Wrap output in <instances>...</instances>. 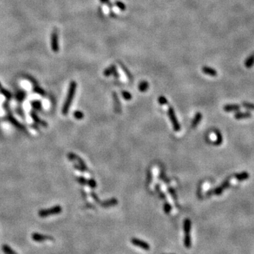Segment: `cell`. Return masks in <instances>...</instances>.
<instances>
[{
  "label": "cell",
  "instance_id": "6da1fadb",
  "mask_svg": "<svg viewBox=\"0 0 254 254\" xmlns=\"http://www.w3.org/2000/svg\"><path fill=\"white\" fill-rule=\"evenodd\" d=\"M76 90V83L74 82V81H73V82L71 83L70 84L68 95H67L65 103L64 104L63 110H62V112H63L64 114H67V112L69 111V107H70L71 103H72V101L73 100V98H74V95H75Z\"/></svg>",
  "mask_w": 254,
  "mask_h": 254
},
{
  "label": "cell",
  "instance_id": "7a4b0ae2",
  "mask_svg": "<svg viewBox=\"0 0 254 254\" xmlns=\"http://www.w3.org/2000/svg\"><path fill=\"white\" fill-rule=\"evenodd\" d=\"M168 116H169V117H170V120H171L172 125H173L174 130H175V131H180L181 127H180V125H179L178 120H177V117H176V115H175V111H174L173 108H172V107H169Z\"/></svg>",
  "mask_w": 254,
  "mask_h": 254
},
{
  "label": "cell",
  "instance_id": "3957f363",
  "mask_svg": "<svg viewBox=\"0 0 254 254\" xmlns=\"http://www.w3.org/2000/svg\"><path fill=\"white\" fill-rule=\"evenodd\" d=\"M131 243H132L133 245H134V246H138V247H140L142 249L145 250V251H149L150 248V245L148 242H146V241L141 240V239H137V238H132L131 239Z\"/></svg>",
  "mask_w": 254,
  "mask_h": 254
},
{
  "label": "cell",
  "instance_id": "277c9868",
  "mask_svg": "<svg viewBox=\"0 0 254 254\" xmlns=\"http://www.w3.org/2000/svg\"><path fill=\"white\" fill-rule=\"evenodd\" d=\"M52 48L54 52H57L59 50V43H58V35L57 31L55 30L53 32L52 35Z\"/></svg>",
  "mask_w": 254,
  "mask_h": 254
},
{
  "label": "cell",
  "instance_id": "5b68a950",
  "mask_svg": "<svg viewBox=\"0 0 254 254\" xmlns=\"http://www.w3.org/2000/svg\"><path fill=\"white\" fill-rule=\"evenodd\" d=\"M60 211H61V207H59V206H57V207H53V208H52L51 210H42L40 211V213H39V215H40L41 217H45L47 215H49V214H55V213H59Z\"/></svg>",
  "mask_w": 254,
  "mask_h": 254
},
{
  "label": "cell",
  "instance_id": "8992f818",
  "mask_svg": "<svg viewBox=\"0 0 254 254\" xmlns=\"http://www.w3.org/2000/svg\"><path fill=\"white\" fill-rule=\"evenodd\" d=\"M251 114L249 112H237L234 114V117L236 119H248L251 117Z\"/></svg>",
  "mask_w": 254,
  "mask_h": 254
},
{
  "label": "cell",
  "instance_id": "52a82bcc",
  "mask_svg": "<svg viewBox=\"0 0 254 254\" xmlns=\"http://www.w3.org/2000/svg\"><path fill=\"white\" fill-rule=\"evenodd\" d=\"M223 109L227 112L238 111V110L240 109V105H239V104H227V105L224 106Z\"/></svg>",
  "mask_w": 254,
  "mask_h": 254
},
{
  "label": "cell",
  "instance_id": "ba28073f",
  "mask_svg": "<svg viewBox=\"0 0 254 254\" xmlns=\"http://www.w3.org/2000/svg\"><path fill=\"white\" fill-rule=\"evenodd\" d=\"M202 72L206 75H209L210 76H217V72L216 70L213 69L211 67H203L202 68Z\"/></svg>",
  "mask_w": 254,
  "mask_h": 254
},
{
  "label": "cell",
  "instance_id": "9c48e42d",
  "mask_svg": "<svg viewBox=\"0 0 254 254\" xmlns=\"http://www.w3.org/2000/svg\"><path fill=\"white\" fill-rule=\"evenodd\" d=\"M117 200L115 199V198H112V199L106 200V201L102 202V203H100V205L102 206V207H111V206H114V205H117Z\"/></svg>",
  "mask_w": 254,
  "mask_h": 254
},
{
  "label": "cell",
  "instance_id": "30bf717a",
  "mask_svg": "<svg viewBox=\"0 0 254 254\" xmlns=\"http://www.w3.org/2000/svg\"><path fill=\"white\" fill-rule=\"evenodd\" d=\"M191 229V223L189 219H185L184 222V234H190V231Z\"/></svg>",
  "mask_w": 254,
  "mask_h": 254
},
{
  "label": "cell",
  "instance_id": "8fae6325",
  "mask_svg": "<svg viewBox=\"0 0 254 254\" xmlns=\"http://www.w3.org/2000/svg\"><path fill=\"white\" fill-rule=\"evenodd\" d=\"M202 119V114L200 112H197L196 116H195L194 119L192 121V123H191V127L193 128H195L199 124V122L201 121Z\"/></svg>",
  "mask_w": 254,
  "mask_h": 254
},
{
  "label": "cell",
  "instance_id": "7c38bea8",
  "mask_svg": "<svg viewBox=\"0 0 254 254\" xmlns=\"http://www.w3.org/2000/svg\"><path fill=\"white\" fill-rule=\"evenodd\" d=\"M184 246H185L186 248H191V236H190V234H185V236H184Z\"/></svg>",
  "mask_w": 254,
  "mask_h": 254
},
{
  "label": "cell",
  "instance_id": "4fadbf2b",
  "mask_svg": "<svg viewBox=\"0 0 254 254\" xmlns=\"http://www.w3.org/2000/svg\"><path fill=\"white\" fill-rule=\"evenodd\" d=\"M116 67L114 65H111L109 67L107 68L104 71V75L105 76H109L112 74H113L114 72L116 70Z\"/></svg>",
  "mask_w": 254,
  "mask_h": 254
},
{
  "label": "cell",
  "instance_id": "5bb4252c",
  "mask_svg": "<svg viewBox=\"0 0 254 254\" xmlns=\"http://www.w3.org/2000/svg\"><path fill=\"white\" fill-rule=\"evenodd\" d=\"M149 88V84L147 81H142L141 83H139L138 86V89L141 92H145Z\"/></svg>",
  "mask_w": 254,
  "mask_h": 254
},
{
  "label": "cell",
  "instance_id": "9a60e30c",
  "mask_svg": "<svg viewBox=\"0 0 254 254\" xmlns=\"http://www.w3.org/2000/svg\"><path fill=\"white\" fill-rule=\"evenodd\" d=\"M248 177H249V175H248V173H246V172H243V173L239 174V175H237L235 176L236 179L239 181H242L244 180V179H248Z\"/></svg>",
  "mask_w": 254,
  "mask_h": 254
},
{
  "label": "cell",
  "instance_id": "2e32d148",
  "mask_svg": "<svg viewBox=\"0 0 254 254\" xmlns=\"http://www.w3.org/2000/svg\"><path fill=\"white\" fill-rule=\"evenodd\" d=\"M119 64V65H120V67H122V69H123V71L124 72H125V73H126V74H127V75L128 76V77L129 78V79H133V77H132V75H131V72H129V71L127 69V67H126V66L125 65H124L122 63V62H118Z\"/></svg>",
  "mask_w": 254,
  "mask_h": 254
},
{
  "label": "cell",
  "instance_id": "e0dca14e",
  "mask_svg": "<svg viewBox=\"0 0 254 254\" xmlns=\"http://www.w3.org/2000/svg\"><path fill=\"white\" fill-rule=\"evenodd\" d=\"M242 106H243V107L245 108V109H246L254 110V104H252V103L244 102H242Z\"/></svg>",
  "mask_w": 254,
  "mask_h": 254
},
{
  "label": "cell",
  "instance_id": "ac0fdd59",
  "mask_svg": "<svg viewBox=\"0 0 254 254\" xmlns=\"http://www.w3.org/2000/svg\"><path fill=\"white\" fill-rule=\"evenodd\" d=\"M122 97L127 100H129L132 98V95H131V94L127 91H122Z\"/></svg>",
  "mask_w": 254,
  "mask_h": 254
},
{
  "label": "cell",
  "instance_id": "d6986e66",
  "mask_svg": "<svg viewBox=\"0 0 254 254\" xmlns=\"http://www.w3.org/2000/svg\"><path fill=\"white\" fill-rule=\"evenodd\" d=\"M172 210V206L170 205V203H165L164 204V211L165 212V213H167V214H168V213H170L171 212Z\"/></svg>",
  "mask_w": 254,
  "mask_h": 254
},
{
  "label": "cell",
  "instance_id": "ffe728a7",
  "mask_svg": "<svg viewBox=\"0 0 254 254\" xmlns=\"http://www.w3.org/2000/svg\"><path fill=\"white\" fill-rule=\"evenodd\" d=\"M158 102L162 105H165V104H167L168 103L167 98L164 96H160L159 98H158Z\"/></svg>",
  "mask_w": 254,
  "mask_h": 254
},
{
  "label": "cell",
  "instance_id": "44dd1931",
  "mask_svg": "<svg viewBox=\"0 0 254 254\" xmlns=\"http://www.w3.org/2000/svg\"><path fill=\"white\" fill-rule=\"evenodd\" d=\"M217 137H218V139H217L216 142H215V145H220L222 143V141H223V139H222V136H221V134H220L218 131H217Z\"/></svg>",
  "mask_w": 254,
  "mask_h": 254
},
{
  "label": "cell",
  "instance_id": "7402d4cb",
  "mask_svg": "<svg viewBox=\"0 0 254 254\" xmlns=\"http://www.w3.org/2000/svg\"><path fill=\"white\" fill-rule=\"evenodd\" d=\"M115 4H116V6L118 7L119 9L120 10H125L126 9V6L124 4H123L122 2H121V1H116V3H115Z\"/></svg>",
  "mask_w": 254,
  "mask_h": 254
},
{
  "label": "cell",
  "instance_id": "603a6c76",
  "mask_svg": "<svg viewBox=\"0 0 254 254\" xmlns=\"http://www.w3.org/2000/svg\"><path fill=\"white\" fill-rule=\"evenodd\" d=\"M253 63H254V55L251 56V57L249 58L247 60V62H246V66L247 67H250L253 64Z\"/></svg>",
  "mask_w": 254,
  "mask_h": 254
},
{
  "label": "cell",
  "instance_id": "cb8c5ba5",
  "mask_svg": "<svg viewBox=\"0 0 254 254\" xmlns=\"http://www.w3.org/2000/svg\"><path fill=\"white\" fill-rule=\"evenodd\" d=\"M113 95H114V99L115 103H116V104H117L116 107L117 108V109H119V111H120V104H119V99H118V97H117V94H116V93H113Z\"/></svg>",
  "mask_w": 254,
  "mask_h": 254
},
{
  "label": "cell",
  "instance_id": "d4e9b609",
  "mask_svg": "<svg viewBox=\"0 0 254 254\" xmlns=\"http://www.w3.org/2000/svg\"><path fill=\"white\" fill-rule=\"evenodd\" d=\"M74 117H75L77 119H81L84 117V115H83V114L81 112L76 111L75 112V113H74Z\"/></svg>",
  "mask_w": 254,
  "mask_h": 254
},
{
  "label": "cell",
  "instance_id": "484cf974",
  "mask_svg": "<svg viewBox=\"0 0 254 254\" xmlns=\"http://www.w3.org/2000/svg\"><path fill=\"white\" fill-rule=\"evenodd\" d=\"M88 184H89V186L91 188H95L97 186L96 182H95V181L94 180V179H90V180H89V182H88Z\"/></svg>",
  "mask_w": 254,
  "mask_h": 254
},
{
  "label": "cell",
  "instance_id": "4316f807",
  "mask_svg": "<svg viewBox=\"0 0 254 254\" xmlns=\"http://www.w3.org/2000/svg\"><path fill=\"white\" fill-rule=\"evenodd\" d=\"M79 183H81V184H87L86 180L84 178H83V177H81V178L79 179Z\"/></svg>",
  "mask_w": 254,
  "mask_h": 254
},
{
  "label": "cell",
  "instance_id": "83f0119b",
  "mask_svg": "<svg viewBox=\"0 0 254 254\" xmlns=\"http://www.w3.org/2000/svg\"><path fill=\"white\" fill-rule=\"evenodd\" d=\"M159 194H160V198H162V199H165V196L164 193H162L161 192V191H160Z\"/></svg>",
  "mask_w": 254,
  "mask_h": 254
},
{
  "label": "cell",
  "instance_id": "f1b7e54d",
  "mask_svg": "<svg viewBox=\"0 0 254 254\" xmlns=\"http://www.w3.org/2000/svg\"><path fill=\"white\" fill-rule=\"evenodd\" d=\"M170 191H171V192H170V193H171V194L172 195V196H173V197H174V198H176V197H177V196H176V194H175V192H174V191H173V190H172V189H170Z\"/></svg>",
  "mask_w": 254,
  "mask_h": 254
},
{
  "label": "cell",
  "instance_id": "f546056e",
  "mask_svg": "<svg viewBox=\"0 0 254 254\" xmlns=\"http://www.w3.org/2000/svg\"><path fill=\"white\" fill-rule=\"evenodd\" d=\"M100 1L102 3L108 4H109V0H100Z\"/></svg>",
  "mask_w": 254,
  "mask_h": 254
}]
</instances>
